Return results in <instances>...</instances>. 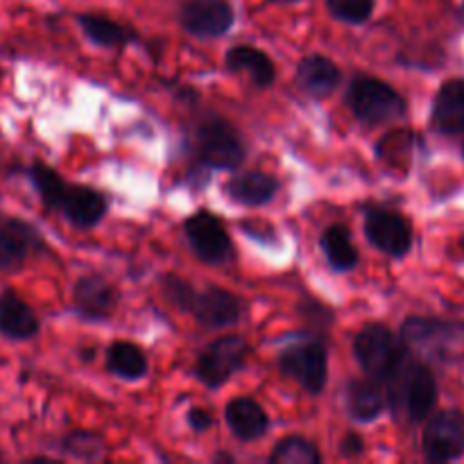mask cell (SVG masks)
<instances>
[{"mask_svg":"<svg viewBox=\"0 0 464 464\" xmlns=\"http://www.w3.org/2000/svg\"><path fill=\"white\" fill-rule=\"evenodd\" d=\"M27 177H30L32 186L39 193L41 202L50 211L62 213L77 229H91L107 213V199H104L102 193H98L95 188H89V186L68 184V181H63L59 177L57 170H53L45 163H32L27 168Z\"/></svg>","mask_w":464,"mask_h":464,"instance_id":"obj_1","label":"cell"},{"mask_svg":"<svg viewBox=\"0 0 464 464\" xmlns=\"http://www.w3.org/2000/svg\"><path fill=\"white\" fill-rule=\"evenodd\" d=\"M388 403L394 412L408 417L411 421H421L430 415L438 403V383L429 365L412 358H403L394 374L385 381Z\"/></svg>","mask_w":464,"mask_h":464,"instance_id":"obj_2","label":"cell"},{"mask_svg":"<svg viewBox=\"0 0 464 464\" xmlns=\"http://www.w3.org/2000/svg\"><path fill=\"white\" fill-rule=\"evenodd\" d=\"M347 104L365 125H383L406 113V100L390 84L376 77H353L347 89Z\"/></svg>","mask_w":464,"mask_h":464,"instance_id":"obj_3","label":"cell"},{"mask_svg":"<svg viewBox=\"0 0 464 464\" xmlns=\"http://www.w3.org/2000/svg\"><path fill=\"white\" fill-rule=\"evenodd\" d=\"M406 349L430 361H451L464 352V324L411 317L401 329Z\"/></svg>","mask_w":464,"mask_h":464,"instance_id":"obj_4","label":"cell"},{"mask_svg":"<svg viewBox=\"0 0 464 464\" xmlns=\"http://www.w3.org/2000/svg\"><path fill=\"white\" fill-rule=\"evenodd\" d=\"M353 353L372 379L385 383L408 356V349L388 326L367 324L353 340Z\"/></svg>","mask_w":464,"mask_h":464,"instance_id":"obj_5","label":"cell"},{"mask_svg":"<svg viewBox=\"0 0 464 464\" xmlns=\"http://www.w3.org/2000/svg\"><path fill=\"white\" fill-rule=\"evenodd\" d=\"M199 161L220 170H234L245 159V145L238 131L220 116L204 118L195 131Z\"/></svg>","mask_w":464,"mask_h":464,"instance_id":"obj_6","label":"cell"},{"mask_svg":"<svg viewBox=\"0 0 464 464\" xmlns=\"http://www.w3.org/2000/svg\"><path fill=\"white\" fill-rule=\"evenodd\" d=\"M249 353H252V347L240 335L218 338L198 356L195 374L208 388H220L247 362Z\"/></svg>","mask_w":464,"mask_h":464,"instance_id":"obj_7","label":"cell"},{"mask_svg":"<svg viewBox=\"0 0 464 464\" xmlns=\"http://www.w3.org/2000/svg\"><path fill=\"white\" fill-rule=\"evenodd\" d=\"M279 367L284 374L297 381L308 394H320L326 385L329 374V356L324 344L317 340L299 343L281 352Z\"/></svg>","mask_w":464,"mask_h":464,"instance_id":"obj_8","label":"cell"},{"mask_svg":"<svg viewBox=\"0 0 464 464\" xmlns=\"http://www.w3.org/2000/svg\"><path fill=\"white\" fill-rule=\"evenodd\" d=\"M184 231L193 252L204 263L220 266L234 256V245H231L229 234H227L220 218H216L213 213L198 211L186 220Z\"/></svg>","mask_w":464,"mask_h":464,"instance_id":"obj_9","label":"cell"},{"mask_svg":"<svg viewBox=\"0 0 464 464\" xmlns=\"http://www.w3.org/2000/svg\"><path fill=\"white\" fill-rule=\"evenodd\" d=\"M234 21L229 0H184L179 7L181 27L198 39H218L231 30Z\"/></svg>","mask_w":464,"mask_h":464,"instance_id":"obj_10","label":"cell"},{"mask_svg":"<svg viewBox=\"0 0 464 464\" xmlns=\"http://www.w3.org/2000/svg\"><path fill=\"white\" fill-rule=\"evenodd\" d=\"M44 247V238L34 225L21 218L0 220V272L18 270Z\"/></svg>","mask_w":464,"mask_h":464,"instance_id":"obj_11","label":"cell"},{"mask_svg":"<svg viewBox=\"0 0 464 464\" xmlns=\"http://www.w3.org/2000/svg\"><path fill=\"white\" fill-rule=\"evenodd\" d=\"M424 453L433 462L464 456V415L458 411L438 412L424 430Z\"/></svg>","mask_w":464,"mask_h":464,"instance_id":"obj_12","label":"cell"},{"mask_svg":"<svg viewBox=\"0 0 464 464\" xmlns=\"http://www.w3.org/2000/svg\"><path fill=\"white\" fill-rule=\"evenodd\" d=\"M365 234L374 247L390 256H406L412 245V229L397 211L374 208L365 216Z\"/></svg>","mask_w":464,"mask_h":464,"instance_id":"obj_13","label":"cell"},{"mask_svg":"<svg viewBox=\"0 0 464 464\" xmlns=\"http://www.w3.org/2000/svg\"><path fill=\"white\" fill-rule=\"evenodd\" d=\"M198 322H202L204 326H211V329H222V326L236 324L240 320V299L234 293L225 288H211L202 290V293H195L193 304H190V311Z\"/></svg>","mask_w":464,"mask_h":464,"instance_id":"obj_14","label":"cell"},{"mask_svg":"<svg viewBox=\"0 0 464 464\" xmlns=\"http://www.w3.org/2000/svg\"><path fill=\"white\" fill-rule=\"evenodd\" d=\"M118 304V295L107 279L86 275L72 288V306L86 320H107Z\"/></svg>","mask_w":464,"mask_h":464,"instance_id":"obj_15","label":"cell"},{"mask_svg":"<svg viewBox=\"0 0 464 464\" xmlns=\"http://www.w3.org/2000/svg\"><path fill=\"white\" fill-rule=\"evenodd\" d=\"M41 324L30 304L14 290L0 293V335L16 343H25L39 334Z\"/></svg>","mask_w":464,"mask_h":464,"instance_id":"obj_16","label":"cell"},{"mask_svg":"<svg viewBox=\"0 0 464 464\" xmlns=\"http://www.w3.org/2000/svg\"><path fill=\"white\" fill-rule=\"evenodd\" d=\"M340 68L324 54H308L297 66V84L313 98H324L338 89Z\"/></svg>","mask_w":464,"mask_h":464,"instance_id":"obj_17","label":"cell"},{"mask_svg":"<svg viewBox=\"0 0 464 464\" xmlns=\"http://www.w3.org/2000/svg\"><path fill=\"white\" fill-rule=\"evenodd\" d=\"M433 125L442 134L464 131V80L444 82L433 102Z\"/></svg>","mask_w":464,"mask_h":464,"instance_id":"obj_18","label":"cell"},{"mask_svg":"<svg viewBox=\"0 0 464 464\" xmlns=\"http://www.w3.org/2000/svg\"><path fill=\"white\" fill-rule=\"evenodd\" d=\"M225 190L236 204H243V207H263V204L275 199L276 190H279V181L272 175H267V172L254 170L236 175L234 179L227 181Z\"/></svg>","mask_w":464,"mask_h":464,"instance_id":"obj_19","label":"cell"},{"mask_svg":"<svg viewBox=\"0 0 464 464\" xmlns=\"http://www.w3.org/2000/svg\"><path fill=\"white\" fill-rule=\"evenodd\" d=\"M227 424H229L231 433L236 435L243 442H254V440L263 438L267 433V426H270V420H267L266 411L258 406L254 399L240 397L229 401L225 411Z\"/></svg>","mask_w":464,"mask_h":464,"instance_id":"obj_20","label":"cell"},{"mask_svg":"<svg viewBox=\"0 0 464 464\" xmlns=\"http://www.w3.org/2000/svg\"><path fill=\"white\" fill-rule=\"evenodd\" d=\"M227 66H229V71L247 75L252 80V84H256L258 89H266V86L275 84V63L256 45L240 44L236 48H231L227 53Z\"/></svg>","mask_w":464,"mask_h":464,"instance_id":"obj_21","label":"cell"},{"mask_svg":"<svg viewBox=\"0 0 464 464\" xmlns=\"http://www.w3.org/2000/svg\"><path fill=\"white\" fill-rule=\"evenodd\" d=\"M376 379H353L347 385V408L349 415L356 421H372L383 412L388 394Z\"/></svg>","mask_w":464,"mask_h":464,"instance_id":"obj_22","label":"cell"},{"mask_svg":"<svg viewBox=\"0 0 464 464\" xmlns=\"http://www.w3.org/2000/svg\"><path fill=\"white\" fill-rule=\"evenodd\" d=\"M82 32L86 39L93 41L95 45L102 48H122V45L136 41V32L131 27L122 25V23L113 21L109 16H100V14H80L77 16Z\"/></svg>","mask_w":464,"mask_h":464,"instance_id":"obj_23","label":"cell"},{"mask_svg":"<svg viewBox=\"0 0 464 464\" xmlns=\"http://www.w3.org/2000/svg\"><path fill=\"white\" fill-rule=\"evenodd\" d=\"M107 370L125 381H139L148 374V356L136 344L118 340L107 349Z\"/></svg>","mask_w":464,"mask_h":464,"instance_id":"obj_24","label":"cell"},{"mask_svg":"<svg viewBox=\"0 0 464 464\" xmlns=\"http://www.w3.org/2000/svg\"><path fill=\"white\" fill-rule=\"evenodd\" d=\"M322 252L334 270H353L358 263V252L352 243V234L344 225H331L322 234Z\"/></svg>","mask_w":464,"mask_h":464,"instance_id":"obj_25","label":"cell"},{"mask_svg":"<svg viewBox=\"0 0 464 464\" xmlns=\"http://www.w3.org/2000/svg\"><path fill=\"white\" fill-rule=\"evenodd\" d=\"M320 460L322 456L315 444L299 435L284 438L281 442H276L275 451L270 453L272 464H317Z\"/></svg>","mask_w":464,"mask_h":464,"instance_id":"obj_26","label":"cell"},{"mask_svg":"<svg viewBox=\"0 0 464 464\" xmlns=\"http://www.w3.org/2000/svg\"><path fill=\"white\" fill-rule=\"evenodd\" d=\"M376 0H326V9L338 21L349 25H361L374 12Z\"/></svg>","mask_w":464,"mask_h":464,"instance_id":"obj_27","label":"cell"},{"mask_svg":"<svg viewBox=\"0 0 464 464\" xmlns=\"http://www.w3.org/2000/svg\"><path fill=\"white\" fill-rule=\"evenodd\" d=\"M62 449L71 456L82 458V460H95L104 451V442L100 435L89 433V430H75L63 440Z\"/></svg>","mask_w":464,"mask_h":464,"instance_id":"obj_28","label":"cell"},{"mask_svg":"<svg viewBox=\"0 0 464 464\" xmlns=\"http://www.w3.org/2000/svg\"><path fill=\"white\" fill-rule=\"evenodd\" d=\"M161 288H163V295H166V299L172 304V306L181 308V311H190V304H193L195 299V290L188 281L168 275L163 276Z\"/></svg>","mask_w":464,"mask_h":464,"instance_id":"obj_29","label":"cell"},{"mask_svg":"<svg viewBox=\"0 0 464 464\" xmlns=\"http://www.w3.org/2000/svg\"><path fill=\"white\" fill-rule=\"evenodd\" d=\"M362 451H365V442H362L361 435L349 433V435H344L343 442H340V453H343L344 458H356V456H361Z\"/></svg>","mask_w":464,"mask_h":464,"instance_id":"obj_30","label":"cell"},{"mask_svg":"<svg viewBox=\"0 0 464 464\" xmlns=\"http://www.w3.org/2000/svg\"><path fill=\"white\" fill-rule=\"evenodd\" d=\"M213 424V417L208 415L204 408H190L188 412V426L193 430H198V433H204V430L211 429Z\"/></svg>","mask_w":464,"mask_h":464,"instance_id":"obj_31","label":"cell"},{"mask_svg":"<svg viewBox=\"0 0 464 464\" xmlns=\"http://www.w3.org/2000/svg\"><path fill=\"white\" fill-rule=\"evenodd\" d=\"M270 3H275V5H293V3H299V0H270Z\"/></svg>","mask_w":464,"mask_h":464,"instance_id":"obj_32","label":"cell"},{"mask_svg":"<svg viewBox=\"0 0 464 464\" xmlns=\"http://www.w3.org/2000/svg\"><path fill=\"white\" fill-rule=\"evenodd\" d=\"M0 80H3V71H0Z\"/></svg>","mask_w":464,"mask_h":464,"instance_id":"obj_33","label":"cell"},{"mask_svg":"<svg viewBox=\"0 0 464 464\" xmlns=\"http://www.w3.org/2000/svg\"><path fill=\"white\" fill-rule=\"evenodd\" d=\"M0 462H3V453H0Z\"/></svg>","mask_w":464,"mask_h":464,"instance_id":"obj_34","label":"cell"}]
</instances>
